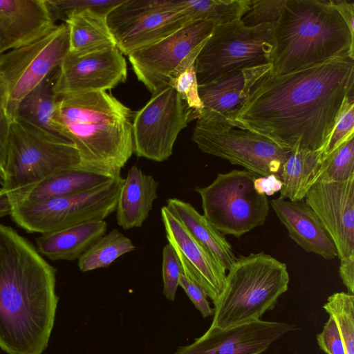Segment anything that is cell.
Returning a JSON list of instances; mask_svg holds the SVG:
<instances>
[{
  "mask_svg": "<svg viewBox=\"0 0 354 354\" xmlns=\"http://www.w3.org/2000/svg\"><path fill=\"white\" fill-rule=\"evenodd\" d=\"M271 70L250 87L228 123L282 148L324 151L344 106L354 102V59L338 57L284 74Z\"/></svg>",
  "mask_w": 354,
  "mask_h": 354,
  "instance_id": "6da1fadb",
  "label": "cell"
},
{
  "mask_svg": "<svg viewBox=\"0 0 354 354\" xmlns=\"http://www.w3.org/2000/svg\"><path fill=\"white\" fill-rule=\"evenodd\" d=\"M56 270L26 239L0 224V348L8 354H41L59 298Z\"/></svg>",
  "mask_w": 354,
  "mask_h": 354,
  "instance_id": "7a4b0ae2",
  "label": "cell"
},
{
  "mask_svg": "<svg viewBox=\"0 0 354 354\" xmlns=\"http://www.w3.org/2000/svg\"><path fill=\"white\" fill-rule=\"evenodd\" d=\"M131 110L106 91L57 96L53 126L76 147L80 167L120 176L133 153Z\"/></svg>",
  "mask_w": 354,
  "mask_h": 354,
  "instance_id": "3957f363",
  "label": "cell"
},
{
  "mask_svg": "<svg viewBox=\"0 0 354 354\" xmlns=\"http://www.w3.org/2000/svg\"><path fill=\"white\" fill-rule=\"evenodd\" d=\"M272 73L284 74L348 57L354 35L333 0H287L273 28Z\"/></svg>",
  "mask_w": 354,
  "mask_h": 354,
  "instance_id": "277c9868",
  "label": "cell"
},
{
  "mask_svg": "<svg viewBox=\"0 0 354 354\" xmlns=\"http://www.w3.org/2000/svg\"><path fill=\"white\" fill-rule=\"evenodd\" d=\"M286 265L263 252L239 255L214 304L212 326L227 328L261 319L288 289Z\"/></svg>",
  "mask_w": 354,
  "mask_h": 354,
  "instance_id": "5b68a950",
  "label": "cell"
},
{
  "mask_svg": "<svg viewBox=\"0 0 354 354\" xmlns=\"http://www.w3.org/2000/svg\"><path fill=\"white\" fill-rule=\"evenodd\" d=\"M80 165V155L72 142L15 119L10 127L0 194L28 187L61 171Z\"/></svg>",
  "mask_w": 354,
  "mask_h": 354,
  "instance_id": "8992f818",
  "label": "cell"
},
{
  "mask_svg": "<svg viewBox=\"0 0 354 354\" xmlns=\"http://www.w3.org/2000/svg\"><path fill=\"white\" fill-rule=\"evenodd\" d=\"M274 26L247 27L241 20L216 25L195 61L198 85L236 70L272 64Z\"/></svg>",
  "mask_w": 354,
  "mask_h": 354,
  "instance_id": "52a82bcc",
  "label": "cell"
},
{
  "mask_svg": "<svg viewBox=\"0 0 354 354\" xmlns=\"http://www.w3.org/2000/svg\"><path fill=\"white\" fill-rule=\"evenodd\" d=\"M257 176L234 169L218 174L206 187L195 188L203 215L223 235L239 238L266 222L270 203L254 189Z\"/></svg>",
  "mask_w": 354,
  "mask_h": 354,
  "instance_id": "ba28073f",
  "label": "cell"
},
{
  "mask_svg": "<svg viewBox=\"0 0 354 354\" xmlns=\"http://www.w3.org/2000/svg\"><path fill=\"white\" fill-rule=\"evenodd\" d=\"M68 51V29L62 23L41 38L0 54V103L10 121L22 99L59 67Z\"/></svg>",
  "mask_w": 354,
  "mask_h": 354,
  "instance_id": "9c48e42d",
  "label": "cell"
},
{
  "mask_svg": "<svg viewBox=\"0 0 354 354\" xmlns=\"http://www.w3.org/2000/svg\"><path fill=\"white\" fill-rule=\"evenodd\" d=\"M192 140L203 152L228 160L261 176L279 178L290 149L249 129L203 113L196 119Z\"/></svg>",
  "mask_w": 354,
  "mask_h": 354,
  "instance_id": "30bf717a",
  "label": "cell"
},
{
  "mask_svg": "<svg viewBox=\"0 0 354 354\" xmlns=\"http://www.w3.org/2000/svg\"><path fill=\"white\" fill-rule=\"evenodd\" d=\"M120 176L88 191L36 203L15 205L12 219L28 232L45 234L80 223L104 220L115 212Z\"/></svg>",
  "mask_w": 354,
  "mask_h": 354,
  "instance_id": "8fae6325",
  "label": "cell"
},
{
  "mask_svg": "<svg viewBox=\"0 0 354 354\" xmlns=\"http://www.w3.org/2000/svg\"><path fill=\"white\" fill-rule=\"evenodd\" d=\"M106 20L117 48L127 56L192 21L181 1L174 0H124Z\"/></svg>",
  "mask_w": 354,
  "mask_h": 354,
  "instance_id": "7c38bea8",
  "label": "cell"
},
{
  "mask_svg": "<svg viewBox=\"0 0 354 354\" xmlns=\"http://www.w3.org/2000/svg\"><path fill=\"white\" fill-rule=\"evenodd\" d=\"M196 119L176 90L167 86L152 94L133 119V153L156 162L167 160L179 133Z\"/></svg>",
  "mask_w": 354,
  "mask_h": 354,
  "instance_id": "4fadbf2b",
  "label": "cell"
},
{
  "mask_svg": "<svg viewBox=\"0 0 354 354\" xmlns=\"http://www.w3.org/2000/svg\"><path fill=\"white\" fill-rule=\"evenodd\" d=\"M216 24L211 21H191L163 39L129 55L138 80L154 94L168 86L179 64L211 35Z\"/></svg>",
  "mask_w": 354,
  "mask_h": 354,
  "instance_id": "5bb4252c",
  "label": "cell"
},
{
  "mask_svg": "<svg viewBox=\"0 0 354 354\" xmlns=\"http://www.w3.org/2000/svg\"><path fill=\"white\" fill-rule=\"evenodd\" d=\"M127 62L117 46L85 53H68L58 68L57 96L106 91L124 82Z\"/></svg>",
  "mask_w": 354,
  "mask_h": 354,
  "instance_id": "9a60e30c",
  "label": "cell"
},
{
  "mask_svg": "<svg viewBox=\"0 0 354 354\" xmlns=\"http://www.w3.org/2000/svg\"><path fill=\"white\" fill-rule=\"evenodd\" d=\"M297 329L289 323L259 319L219 328L210 326L190 344L174 354H261L286 333Z\"/></svg>",
  "mask_w": 354,
  "mask_h": 354,
  "instance_id": "2e32d148",
  "label": "cell"
},
{
  "mask_svg": "<svg viewBox=\"0 0 354 354\" xmlns=\"http://www.w3.org/2000/svg\"><path fill=\"white\" fill-rule=\"evenodd\" d=\"M304 201L332 239L339 260L354 254V176L344 182H317Z\"/></svg>",
  "mask_w": 354,
  "mask_h": 354,
  "instance_id": "e0dca14e",
  "label": "cell"
},
{
  "mask_svg": "<svg viewBox=\"0 0 354 354\" xmlns=\"http://www.w3.org/2000/svg\"><path fill=\"white\" fill-rule=\"evenodd\" d=\"M160 212L168 243L180 260L183 274L201 286L214 304L225 288V269L166 206Z\"/></svg>",
  "mask_w": 354,
  "mask_h": 354,
  "instance_id": "ac0fdd59",
  "label": "cell"
},
{
  "mask_svg": "<svg viewBox=\"0 0 354 354\" xmlns=\"http://www.w3.org/2000/svg\"><path fill=\"white\" fill-rule=\"evenodd\" d=\"M57 26L45 0H0V54L30 44Z\"/></svg>",
  "mask_w": 354,
  "mask_h": 354,
  "instance_id": "d6986e66",
  "label": "cell"
},
{
  "mask_svg": "<svg viewBox=\"0 0 354 354\" xmlns=\"http://www.w3.org/2000/svg\"><path fill=\"white\" fill-rule=\"evenodd\" d=\"M272 69V64L246 68L227 73L219 79L198 86L203 104L201 113L232 121L246 100L250 87Z\"/></svg>",
  "mask_w": 354,
  "mask_h": 354,
  "instance_id": "ffe728a7",
  "label": "cell"
},
{
  "mask_svg": "<svg viewBox=\"0 0 354 354\" xmlns=\"http://www.w3.org/2000/svg\"><path fill=\"white\" fill-rule=\"evenodd\" d=\"M270 204L290 238L304 250L326 260L337 257L335 244L304 199L291 201L277 198L271 200Z\"/></svg>",
  "mask_w": 354,
  "mask_h": 354,
  "instance_id": "44dd1931",
  "label": "cell"
},
{
  "mask_svg": "<svg viewBox=\"0 0 354 354\" xmlns=\"http://www.w3.org/2000/svg\"><path fill=\"white\" fill-rule=\"evenodd\" d=\"M158 185L152 176L145 174L136 165L128 170L115 209L119 226L130 230L142 225L158 198Z\"/></svg>",
  "mask_w": 354,
  "mask_h": 354,
  "instance_id": "7402d4cb",
  "label": "cell"
},
{
  "mask_svg": "<svg viewBox=\"0 0 354 354\" xmlns=\"http://www.w3.org/2000/svg\"><path fill=\"white\" fill-rule=\"evenodd\" d=\"M104 220L93 221L41 234L35 239L37 250L52 261H73L105 234Z\"/></svg>",
  "mask_w": 354,
  "mask_h": 354,
  "instance_id": "603a6c76",
  "label": "cell"
},
{
  "mask_svg": "<svg viewBox=\"0 0 354 354\" xmlns=\"http://www.w3.org/2000/svg\"><path fill=\"white\" fill-rule=\"evenodd\" d=\"M325 158L324 151L290 149L279 175L282 187L279 198L291 201L304 200L317 181Z\"/></svg>",
  "mask_w": 354,
  "mask_h": 354,
  "instance_id": "cb8c5ba5",
  "label": "cell"
},
{
  "mask_svg": "<svg viewBox=\"0 0 354 354\" xmlns=\"http://www.w3.org/2000/svg\"><path fill=\"white\" fill-rule=\"evenodd\" d=\"M165 206L225 270L230 269L236 258L232 248L203 214L190 203L176 198L167 200Z\"/></svg>",
  "mask_w": 354,
  "mask_h": 354,
  "instance_id": "d4e9b609",
  "label": "cell"
},
{
  "mask_svg": "<svg viewBox=\"0 0 354 354\" xmlns=\"http://www.w3.org/2000/svg\"><path fill=\"white\" fill-rule=\"evenodd\" d=\"M106 16L91 9L76 10L68 13L64 20L68 29V52L85 53L116 46Z\"/></svg>",
  "mask_w": 354,
  "mask_h": 354,
  "instance_id": "484cf974",
  "label": "cell"
},
{
  "mask_svg": "<svg viewBox=\"0 0 354 354\" xmlns=\"http://www.w3.org/2000/svg\"><path fill=\"white\" fill-rule=\"evenodd\" d=\"M58 68L48 74L22 99L17 106L14 120L25 121L57 135L53 126V117L57 102L55 84Z\"/></svg>",
  "mask_w": 354,
  "mask_h": 354,
  "instance_id": "4316f807",
  "label": "cell"
},
{
  "mask_svg": "<svg viewBox=\"0 0 354 354\" xmlns=\"http://www.w3.org/2000/svg\"><path fill=\"white\" fill-rule=\"evenodd\" d=\"M135 249L129 238L114 229L93 243L78 258L77 266L83 272L107 268L117 259Z\"/></svg>",
  "mask_w": 354,
  "mask_h": 354,
  "instance_id": "83f0119b",
  "label": "cell"
},
{
  "mask_svg": "<svg viewBox=\"0 0 354 354\" xmlns=\"http://www.w3.org/2000/svg\"><path fill=\"white\" fill-rule=\"evenodd\" d=\"M206 40L179 64L173 71L168 84L193 110L196 119L199 117L203 106L198 95L195 61Z\"/></svg>",
  "mask_w": 354,
  "mask_h": 354,
  "instance_id": "f1b7e54d",
  "label": "cell"
},
{
  "mask_svg": "<svg viewBox=\"0 0 354 354\" xmlns=\"http://www.w3.org/2000/svg\"><path fill=\"white\" fill-rule=\"evenodd\" d=\"M323 308L334 319L346 354H354V295L335 292L328 297Z\"/></svg>",
  "mask_w": 354,
  "mask_h": 354,
  "instance_id": "f546056e",
  "label": "cell"
},
{
  "mask_svg": "<svg viewBox=\"0 0 354 354\" xmlns=\"http://www.w3.org/2000/svg\"><path fill=\"white\" fill-rule=\"evenodd\" d=\"M354 176V134L326 156L317 182H344ZM316 182V183H317Z\"/></svg>",
  "mask_w": 354,
  "mask_h": 354,
  "instance_id": "4dcf8cb0",
  "label": "cell"
},
{
  "mask_svg": "<svg viewBox=\"0 0 354 354\" xmlns=\"http://www.w3.org/2000/svg\"><path fill=\"white\" fill-rule=\"evenodd\" d=\"M124 0H45L50 15L56 23L64 21L68 13L76 10L91 9L101 13H108Z\"/></svg>",
  "mask_w": 354,
  "mask_h": 354,
  "instance_id": "1f68e13d",
  "label": "cell"
},
{
  "mask_svg": "<svg viewBox=\"0 0 354 354\" xmlns=\"http://www.w3.org/2000/svg\"><path fill=\"white\" fill-rule=\"evenodd\" d=\"M287 0H250L246 12L241 19L247 27L265 24L276 25Z\"/></svg>",
  "mask_w": 354,
  "mask_h": 354,
  "instance_id": "d6a6232c",
  "label": "cell"
},
{
  "mask_svg": "<svg viewBox=\"0 0 354 354\" xmlns=\"http://www.w3.org/2000/svg\"><path fill=\"white\" fill-rule=\"evenodd\" d=\"M183 274L180 260L173 247L167 243L162 250V293L168 300L174 301L179 279Z\"/></svg>",
  "mask_w": 354,
  "mask_h": 354,
  "instance_id": "836d02e7",
  "label": "cell"
},
{
  "mask_svg": "<svg viewBox=\"0 0 354 354\" xmlns=\"http://www.w3.org/2000/svg\"><path fill=\"white\" fill-rule=\"evenodd\" d=\"M354 102H348L341 111L324 150L328 156L354 134Z\"/></svg>",
  "mask_w": 354,
  "mask_h": 354,
  "instance_id": "e575fe53",
  "label": "cell"
},
{
  "mask_svg": "<svg viewBox=\"0 0 354 354\" xmlns=\"http://www.w3.org/2000/svg\"><path fill=\"white\" fill-rule=\"evenodd\" d=\"M317 341L320 349L326 354H346L337 325L330 316L322 332L317 335Z\"/></svg>",
  "mask_w": 354,
  "mask_h": 354,
  "instance_id": "d590c367",
  "label": "cell"
},
{
  "mask_svg": "<svg viewBox=\"0 0 354 354\" xmlns=\"http://www.w3.org/2000/svg\"><path fill=\"white\" fill-rule=\"evenodd\" d=\"M179 286L204 318L213 315L214 308L210 306L207 293L201 286L183 274L180 277Z\"/></svg>",
  "mask_w": 354,
  "mask_h": 354,
  "instance_id": "8d00e7d4",
  "label": "cell"
},
{
  "mask_svg": "<svg viewBox=\"0 0 354 354\" xmlns=\"http://www.w3.org/2000/svg\"><path fill=\"white\" fill-rule=\"evenodd\" d=\"M10 123V120L0 103V174L3 178Z\"/></svg>",
  "mask_w": 354,
  "mask_h": 354,
  "instance_id": "74e56055",
  "label": "cell"
},
{
  "mask_svg": "<svg viewBox=\"0 0 354 354\" xmlns=\"http://www.w3.org/2000/svg\"><path fill=\"white\" fill-rule=\"evenodd\" d=\"M254 186L258 193L269 196L280 192L282 183L278 176L270 175L257 177L254 180Z\"/></svg>",
  "mask_w": 354,
  "mask_h": 354,
  "instance_id": "f35d334b",
  "label": "cell"
},
{
  "mask_svg": "<svg viewBox=\"0 0 354 354\" xmlns=\"http://www.w3.org/2000/svg\"><path fill=\"white\" fill-rule=\"evenodd\" d=\"M340 278L348 293H354V254L340 260L339 268Z\"/></svg>",
  "mask_w": 354,
  "mask_h": 354,
  "instance_id": "ab89813d",
  "label": "cell"
},
{
  "mask_svg": "<svg viewBox=\"0 0 354 354\" xmlns=\"http://www.w3.org/2000/svg\"><path fill=\"white\" fill-rule=\"evenodd\" d=\"M352 34L354 35V3L346 0H333Z\"/></svg>",
  "mask_w": 354,
  "mask_h": 354,
  "instance_id": "60d3db41",
  "label": "cell"
},
{
  "mask_svg": "<svg viewBox=\"0 0 354 354\" xmlns=\"http://www.w3.org/2000/svg\"><path fill=\"white\" fill-rule=\"evenodd\" d=\"M3 176L0 174V187L3 185Z\"/></svg>",
  "mask_w": 354,
  "mask_h": 354,
  "instance_id": "b9f144b4",
  "label": "cell"
}]
</instances>
